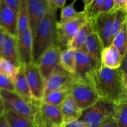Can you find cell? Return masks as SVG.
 Instances as JSON below:
<instances>
[{"mask_svg": "<svg viewBox=\"0 0 127 127\" xmlns=\"http://www.w3.org/2000/svg\"><path fill=\"white\" fill-rule=\"evenodd\" d=\"M48 2L50 8L57 10V9L64 7L66 0H48Z\"/></svg>", "mask_w": 127, "mask_h": 127, "instance_id": "cell-34", "label": "cell"}, {"mask_svg": "<svg viewBox=\"0 0 127 127\" xmlns=\"http://www.w3.org/2000/svg\"><path fill=\"white\" fill-rule=\"evenodd\" d=\"M2 73H4L11 81H14L19 71V68H17L12 63L6 60L1 58Z\"/></svg>", "mask_w": 127, "mask_h": 127, "instance_id": "cell-29", "label": "cell"}, {"mask_svg": "<svg viewBox=\"0 0 127 127\" xmlns=\"http://www.w3.org/2000/svg\"><path fill=\"white\" fill-rule=\"evenodd\" d=\"M123 8L127 9L125 0H114V6L111 12L115 13L117 11Z\"/></svg>", "mask_w": 127, "mask_h": 127, "instance_id": "cell-35", "label": "cell"}, {"mask_svg": "<svg viewBox=\"0 0 127 127\" xmlns=\"http://www.w3.org/2000/svg\"><path fill=\"white\" fill-rule=\"evenodd\" d=\"M123 57L119 51L113 45L104 48L102 52V67L112 69H119L122 64Z\"/></svg>", "mask_w": 127, "mask_h": 127, "instance_id": "cell-19", "label": "cell"}, {"mask_svg": "<svg viewBox=\"0 0 127 127\" xmlns=\"http://www.w3.org/2000/svg\"><path fill=\"white\" fill-rule=\"evenodd\" d=\"M74 82L73 74L59 64L46 81L44 95L56 91L70 90Z\"/></svg>", "mask_w": 127, "mask_h": 127, "instance_id": "cell-7", "label": "cell"}, {"mask_svg": "<svg viewBox=\"0 0 127 127\" xmlns=\"http://www.w3.org/2000/svg\"><path fill=\"white\" fill-rule=\"evenodd\" d=\"M29 26L32 38L42 20L49 9L48 0H27Z\"/></svg>", "mask_w": 127, "mask_h": 127, "instance_id": "cell-12", "label": "cell"}, {"mask_svg": "<svg viewBox=\"0 0 127 127\" xmlns=\"http://www.w3.org/2000/svg\"><path fill=\"white\" fill-rule=\"evenodd\" d=\"M120 53L122 57L127 52V19L123 23L120 31L113 40L112 44Z\"/></svg>", "mask_w": 127, "mask_h": 127, "instance_id": "cell-25", "label": "cell"}, {"mask_svg": "<svg viewBox=\"0 0 127 127\" xmlns=\"http://www.w3.org/2000/svg\"><path fill=\"white\" fill-rule=\"evenodd\" d=\"M104 0H93L89 5L84 7V11L87 22L94 19L101 14V7Z\"/></svg>", "mask_w": 127, "mask_h": 127, "instance_id": "cell-28", "label": "cell"}, {"mask_svg": "<svg viewBox=\"0 0 127 127\" xmlns=\"http://www.w3.org/2000/svg\"><path fill=\"white\" fill-rule=\"evenodd\" d=\"M120 70L122 72L123 75H127V52L123 57L122 60V64L119 68Z\"/></svg>", "mask_w": 127, "mask_h": 127, "instance_id": "cell-37", "label": "cell"}, {"mask_svg": "<svg viewBox=\"0 0 127 127\" xmlns=\"http://www.w3.org/2000/svg\"></svg>", "mask_w": 127, "mask_h": 127, "instance_id": "cell-47", "label": "cell"}, {"mask_svg": "<svg viewBox=\"0 0 127 127\" xmlns=\"http://www.w3.org/2000/svg\"><path fill=\"white\" fill-rule=\"evenodd\" d=\"M15 88V93L27 104H31L33 103L34 99H33L26 79L24 73V66H22L19 68V71L17 77L14 81Z\"/></svg>", "mask_w": 127, "mask_h": 127, "instance_id": "cell-18", "label": "cell"}, {"mask_svg": "<svg viewBox=\"0 0 127 127\" xmlns=\"http://www.w3.org/2000/svg\"><path fill=\"white\" fill-rule=\"evenodd\" d=\"M0 95L3 100L5 110H12L34 123L37 101L34 100L33 103L30 105L22 100L15 92L0 91Z\"/></svg>", "mask_w": 127, "mask_h": 127, "instance_id": "cell-4", "label": "cell"}, {"mask_svg": "<svg viewBox=\"0 0 127 127\" xmlns=\"http://www.w3.org/2000/svg\"><path fill=\"white\" fill-rule=\"evenodd\" d=\"M92 32V30L90 24L89 22H87L83 25V27L79 30L78 33L72 39L68 48L74 51L82 50L85 44L87 37Z\"/></svg>", "mask_w": 127, "mask_h": 127, "instance_id": "cell-20", "label": "cell"}, {"mask_svg": "<svg viewBox=\"0 0 127 127\" xmlns=\"http://www.w3.org/2000/svg\"><path fill=\"white\" fill-rule=\"evenodd\" d=\"M4 116L9 127H35L31 120L11 110H5Z\"/></svg>", "mask_w": 127, "mask_h": 127, "instance_id": "cell-21", "label": "cell"}, {"mask_svg": "<svg viewBox=\"0 0 127 127\" xmlns=\"http://www.w3.org/2000/svg\"><path fill=\"white\" fill-rule=\"evenodd\" d=\"M64 127V125H57V126H53V127Z\"/></svg>", "mask_w": 127, "mask_h": 127, "instance_id": "cell-45", "label": "cell"}, {"mask_svg": "<svg viewBox=\"0 0 127 127\" xmlns=\"http://www.w3.org/2000/svg\"><path fill=\"white\" fill-rule=\"evenodd\" d=\"M23 66L25 76L32 97L36 101L42 102L45 94L46 81L38 66L33 63Z\"/></svg>", "mask_w": 127, "mask_h": 127, "instance_id": "cell-8", "label": "cell"}, {"mask_svg": "<svg viewBox=\"0 0 127 127\" xmlns=\"http://www.w3.org/2000/svg\"><path fill=\"white\" fill-rule=\"evenodd\" d=\"M5 32L0 28V59L2 58V50L3 47L4 39Z\"/></svg>", "mask_w": 127, "mask_h": 127, "instance_id": "cell-39", "label": "cell"}, {"mask_svg": "<svg viewBox=\"0 0 127 127\" xmlns=\"http://www.w3.org/2000/svg\"><path fill=\"white\" fill-rule=\"evenodd\" d=\"M115 13H101L96 18L88 21L92 30L100 40L103 48L110 46V38L112 33V25Z\"/></svg>", "mask_w": 127, "mask_h": 127, "instance_id": "cell-10", "label": "cell"}, {"mask_svg": "<svg viewBox=\"0 0 127 127\" xmlns=\"http://www.w3.org/2000/svg\"><path fill=\"white\" fill-rule=\"evenodd\" d=\"M75 2V1H73L72 3L64 6L63 8L61 9V19H60L59 22H57L58 24H64L71 21H73L79 17L81 14V11L77 12L74 7Z\"/></svg>", "mask_w": 127, "mask_h": 127, "instance_id": "cell-27", "label": "cell"}, {"mask_svg": "<svg viewBox=\"0 0 127 127\" xmlns=\"http://www.w3.org/2000/svg\"><path fill=\"white\" fill-rule=\"evenodd\" d=\"M17 47L21 65L32 63V36L29 28L17 37Z\"/></svg>", "mask_w": 127, "mask_h": 127, "instance_id": "cell-13", "label": "cell"}, {"mask_svg": "<svg viewBox=\"0 0 127 127\" xmlns=\"http://www.w3.org/2000/svg\"><path fill=\"white\" fill-rule=\"evenodd\" d=\"M2 58L9 61L17 68L22 66L19 60L17 38L6 33L2 50Z\"/></svg>", "mask_w": 127, "mask_h": 127, "instance_id": "cell-16", "label": "cell"}, {"mask_svg": "<svg viewBox=\"0 0 127 127\" xmlns=\"http://www.w3.org/2000/svg\"><path fill=\"white\" fill-rule=\"evenodd\" d=\"M0 59V73H2V63H1V60Z\"/></svg>", "mask_w": 127, "mask_h": 127, "instance_id": "cell-44", "label": "cell"}, {"mask_svg": "<svg viewBox=\"0 0 127 127\" xmlns=\"http://www.w3.org/2000/svg\"><path fill=\"white\" fill-rule=\"evenodd\" d=\"M123 77L119 69H112L102 66L93 74L90 86L94 89L100 99L119 105L127 101Z\"/></svg>", "mask_w": 127, "mask_h": 127, "instance_id": "cell-1", "label": "cell"}, {"mask_svg": "<svg viewBox=\"0 0 127 127\" xmlns=\"http://www.w3.org/2000/svg\"><path fill=\"white\" fill-rule=\"evenodd\" d=\"M70 94V89L51 92L48 94H45L42 102L49 105L61 107L67 95Z\"/></svg>", "mask_w": 127, "mask_h": 127, "instance_id": "cell-24", "label": "cell"}, {"mask_svg": "<svg viewBox=\"0 0 127 127\" xmlns=\"http://www.w3.org/2000/svg\"><path fill=\"white\" fill-rule=\"evenodd\" d=\"M114 6V0H104L101 7V13L111 12Z\"/></svg>", "mask_w": 127, "mask_h": 127, "instance_id": "cell-33", "label": "cell"}, {"mask_svg": "<svg viewBox=\"0 0 127 127\" xmlns=\"http://www.w3.org/2000/svg\"><path fill=\"white\" fill-rule=\"evenodd\" d=\"M0 91L15 92L14 82L3 73H0Z\"/></svg>", "mask_w": 127, "mask_h": 127, "instance_id": "cell-31", "label": "cell"}, {"mask_svg": "<svg viewBox=\"0 0 127 127\" xmlns=\"http://www.w3.org/2000/svg\"><path fill=\"white\" fill-rule=\"evenodd\" d=\"M87 22L85 14L84 11H82L78 18L64 24L59 25L57 24L58 44L61 50L68 48L72 39Z\"/></svg>", "mask_w": 127, "mask_h": 127, "instance_id": "cell-6", "label": "cell"}, {"mask_svg": "<svg viewBox=\"0 0 127 127\" xmlns=\"http://www.w3.org/2000/svg\"><path fill=\"white\" fill-rule=\"evenodd\" d=\"M70 94L82 111L90 107L100 99L92 87L75 81L71 88Z\"/></svg>", "mask_w": 127, "mask_h": 127, "instance_id": "cell-9", "label": "cell"}, {"mask_svg": "<svg viewBox=\"0 0 127 127\" xmlns=\"http://www.w3.org/2000/svg\"><path fill=\"white\" fill-rule=\"evenodd\" d=\"M123 79H124L125 86L126 90H127V75H124Z\"/></svg>", "mask_w": 127, "mask_h": 127, "instance_id": "cell-43", "label": "cell"}, {"mask_svg": "<svg viewBox=\"0 0 127 127\" xmlns=\"http://www.w3.org/2000/svg\"><path fill=\"white\" fill-rule=\"evenodd\" d=\"M29 26V15L27 10V1L21 0L19 11L17 14V38L23 33Z\"/></svg>", "mask_w": 127, "mask_h": 127, "instance_id": "cell-22", "label": "cell"}, {"mask_svg": "<svg viewBox=\"0 0 127 127\" xmlns=\"http://www.w3.org/2000/svg\"><path fill=\"white\" fill-rule=\"evenodd\" d=\"M61 51L59 45L53 46L46 51L36 63L45 81L51 75L55 68L60 64Z\"/></svg>", "mask_w": 127, "mask_h": 127, "instance_id": "cell-11", "label": "cell"}, {"mask_svg": "<svg viewBox=\"0 0 127 127\" xmlns=\"http://www.w3.org/2000/svg\"><path fill=\"white\" fill-rule=\"evenodd\" d=\"M4 112H5L4 105L3 100H2V98H1V95H0V117L4 116Z\"/></svg>", "mask_w": 127, "mask_h": 127, "instance_id": "cell-40", "label": "cell"}, {"mask_svg": "<svg viewBox=\"0 0 127 127\" xmlns=\"http://www.w3.org/2000/svg\"><path fill=\"white\" fill-rule=\"evenodd\" d=\"M117 115V105L100 99L92 106L82 111L78 120L88 127H100L106 121Z\"/></svg>", "mask_w": 127, "mask_h": 127, "instance_id": "cell-3", "label": "cell"}, {"mask_svg": "<svg viewBox=\"0 0 127 127\" xmlns=\"http://www.w3.org/2000/svg\"><path fill=\"white\" fill-rule=\"evenodd\" d=\"M57 24V10L49 7L32 38L33 63L36 64L49 48L59 45Z\"/></svg>", "mask_w": 127, "mask_h": 127, "instance_id": "cell-2", "label": "cell"}, {"mask_svg": "<svg viewBox=\"0 0 127 127\" xmlns=\"http://www.w3.org/2000/svg\"><path fill=\"white\" fill-rule=\"evenodd\" d=\"M5 4L12 11H13L16 14H18L19 11L21 6V0H3Z\"/></svg>", "mask_w": 127, "mask_h": 127, "instance_id": "cell-32", "label": "cell"}, {"mask_svg": "<svg viewBox=\"0 0 127 127\" xmlns=\"http://www.w3.org/2000/svg\"><path fill=\"white\" fill-rule=\"evenodd\" d=\"M92 1H93V0H83V4H84V7L85 6H88V5H89L92 2Z\"/></svg>", "mask_w": 127, "mask_h": 127, "instance_id": "cell-42", "label": "cell"}, {"mask_svg": "<svg viewBox=\"0 0 127 127\" xmlns=\"http://www.w3.org/2000/svg\"><path fill=\"white\" fill-rule=\"evenodd\" d=\"M126 2V6H127V0H125Z\"/></svg>", "mask_w": 127, "mask_h": 127, "instance_id": "cell-46", "label": "cell"}, {"mask_svg": "<svg viewBox=\"0 0 127 127\" xmlns=\"http://www.w3.org/2000/svg\"><path fill=\"white\" fill-rule=\"evenodd\" d=\"M100 127H118L117 115V117L111 118L109 120L106 121L104 124H102Z\"/></svg>", "mask_w": 127, "mask_h": 127, "instance_id": "cell-36", "label": "cell"}, {"mask_svg": "<svg viewBox=\"0 0 127 127\" xmlns=\"http://www.w3.org/2000/svg\"><path fill=\"white\" fill-rule=\"evenodd\" d=\"M103 49L100 40L92 31L87 37L84 47L82 51L85 52L95 62L98 70L102 68V52Z\"/></svg>", "mask_w": 127, "mask_h": 127, "instance_id": "cell-15", "label": "cell"}, {"mask_svg": "<svg viewBox=\"0 0 127 127\" xmlns=\"http://www.w3.org/2000/svg\"><path fill=\"white\" fill-rule=\"evenodd\" d=\"M17 15L0 0V28L6 33L17 38Z\"/></svg>", "mask_w": 127, "mask_h": 127, "instance_id": "cell-14", "label": "cell"}, {"mask_svg": "<svg viewBox=\"0 0 127 127\" xmlns=\"http://www.w3.org/2000/svg\"><path fill=\"white\" fill-rule=\"evenodd\" d=\"M118 127H127V101L117 105Z\"/></svg>", "mask_w": 127, "mask_h": 127, "instance_id": "cell-30", "label": "cell"}, {"mask_svg": "<svg viewBox=\"0 0 127 127\" xmlns=\"http://www.w3.org/2000/svg\"><path fill=\"white\" fill-rule=\"evenodd\" d=\"M0 127H9L5 119L4 116L0 117Z\"/></svg>", "mask_w": 127, "mask_h": 127, "instance_id": "cell-41", "label": "cell"}, {"mask_svg": "<svg viewBox=\"0 0 127 127\" xmlns=\"http://www.w3.org/2000/svg\"><path fill=\"white\" fill-rule=\"evenodd\" d=\"M61 109L64 125L78 120L82 116V111L77 105L71 94L65 98L61 105Z\"/></svg>", "mask_w": 127, "mask_h": 127, "instance_id": "cell-17", "label": "cell"}, {"mask_svg": "<svg viewBox=\"0 0 127 127\" xmlns=\"http://www.w3.org/2000/svg\"><path fill=\"white\" fill-rule=\"evenodd\" d=\"M64 127H88L85 124L80 120L72 122L64 125Z\"/></svg>", "mask_w": 127, "mask_h": 127, "instance_id": "cell-38", "label": "cell"}, {"mask_svg": "<svg viewBox=\"0 0 127 127\" xmlns=\"http://www.w3.org/2000/svg\"><path fill=\"white\" fill-rule=\"evenodd\" d=\"M75 51L70 48L62 50L60 57V65L65 71L73 74L75 68Z\"/></svg>", "mask_w": 127, "mask_h": 127, "instance_id": "cell-23", "label": "cell"}, {"mask_svg": "<svg viewBox=\"0 0 127 127\" xmlns=\"http://www.w3.org/2000/svg\"><path fill=\"white\" fill-rule=\"evenodd\" d=\"M127 9L125 8L121 9L115 13L114 19L112 25V33L110 38V45L112 44L113 40L120 31L123 23L127 19Z\"/></svg>", "mask_w": 127, "mask_h": 127, "instance_id": "cell-26", "label": "cell"}, {"mask_svg": "<svg viewBox=\"0 0 127 127\" xmlns=\"http://www.w3.org/2000/svg\"><path fill=\"white\" fill-rule=\"evenodd\" d=\"M75 68L73 74L75 82L90 86L93 74L98 70L95 61L85 52L75 51Z\"/></svg>", "mask_w": 127, "mask_h": 127, "instance_id": "cell-5", "label": "cell"}]
</instances>
